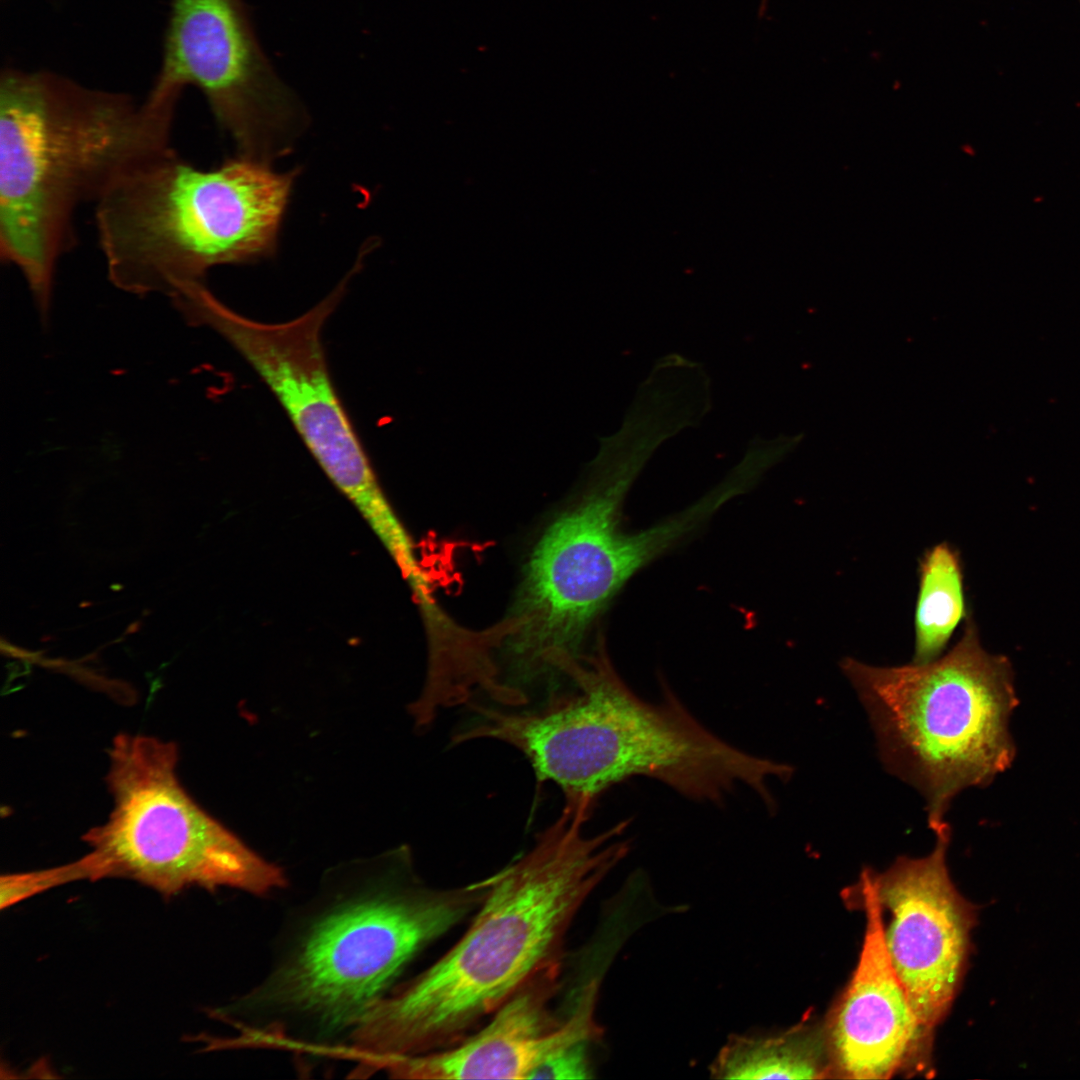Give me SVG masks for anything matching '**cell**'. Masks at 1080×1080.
<instances>
[{
	"mask_svg": "<svg viewBox=\"0 0 1080 1080\" xmlns=\"http://www.w3.org/2000/svg\"><path fill=\"white\" fill-rule=\"evenodd\" d=\"M934 833L927 856H901L886 871H873L879 900L891 914L886 950L922 1031L935 1027L954 999L974 922L947 869L951 828Z\"/></svg>",
	"mask_w": 1080,
	"mask_h": 1080,
	"instance_id": "cell-11",
	"label": "cell"
},
{
	"mask_svg": "<svg viewBox=\"0 0 1080 1080\" xmlns=\"http://www.w3.org/2000/svg\"><path fill=\"white\" fill-rule=\"evenodd\" d=\"M860 888L866 912L864 942L833 1016L830 1040L845 1077L887 1079L902 1066L922 1030L886 950L883 907L872 870L862 872Z\"/></svg>",
	"mask_w": 1080,
	"mask_h": 1080,
	"instance_id": "cell-13",
	"label": "cell"
},
{
	"mask_svg": "<svg viewBox=\"0 0 1080 1080\" xmlns=\"http://www.w3.org/2000/svg\"><path fill=\"white\" fill-rule=\"evenodd\" d=\"M647 463L636 448L600 442L583 486L542 532L524 566L499 652L501 680L522 700L569 682L595 619L639 569L711 515L699 500L653 527H621L624 499Z\"/></svg>",
	"mask_w": 1080,
	"mask_h": 1080,
	"instance_id": "cell-3",
	"label": "cell"
},
{
	"mask_svg": "<svg viewBox=\"0 0 1080 1080\" xmlns=\"http://www.w3.org/2000/svg\"><path fill=\"white\" fill-rule=\"evenodd\" d=\"M561 969L559 961L537 973L478 1033L447 1048L390 1059L381 1069L400 1079H529L549 1059L599 1034L594 985L568 1016L553 1013Z\"/></svg>",
	"mask_w": 1080,
	"mask_h": 1080,
	"instance_id": "cell-12",
	"label": "cell"
},
{
	"mask_svg": "<svg viewBox=\"0 0 1080 1080\" xmlns=\"http://www.w3.org/2000/svg\"><path fill=\"white\" fill-rule=\"evenodd\" d=\"M586 1044L573 1047L536 1068L529 1079H584L591 1077Z\"/></svg>",
	"mask_w": 1080,
	"mask_h": 1080,
	"instance_id": "cell-17",
	"label": "cell"
},
{
	"mask_svg": "<svg viewBox=\"0 0 1080 1080\" xmlns=\"http://www.w3.org/2000/svg\"><path fill=\"white\" fill-rule=\"evenodd\" d=\"M177 100L89 89L14 70L0 80V256L24 277L48 321L74 217L125 175L172 149Z\"/></svg>",
	"mask_w": 1080,
	"mask_h": 1080,
	"instance_id": "cell-2",
	"label": "cell"
},
{
	"mask_svg": "<svg viewBox=\"0 0 1080 1080\" xmlns=\"http://www.w3.org/2000/svg\"><path fill=\"white\" fill-rule=\"evenodd\" d=\"M717 1079H815L823 1073L819 1048L804 1027L780 1034L735 1035L710 1067Z\"/></svg>",
	"mask_w": 1080,
	"mask_h": 1080,
	"instance_id": "cell-15",
	"label": "cell"
},
{
	"mask_svg": "<svg viewBox=\"0 0 1080 1080\" xmlns=\"http://www.w3.org/2000/svg\"><path fill=\"white\" fill-rule=\"evenodd\" d=\"M410 864L408 850H397L381 873L340 892L243 1002L324 1036L350 1033L403 966L485 897L484 880L448 890L410 884Z\"/></svg>",
	"mask_w": 1080,
	"mask_h": 1080,
	"instance_id": "cell-7",
	"label": "cell"
},
{
	"mask_svg": "<svg viewBox=\"0 0 1080 1080\" xmlns=\"http://www.w3.org/2000/svg\"><path fill=\"white\" fill-rule=\"evenodd\" d=\"M592 809L565 802L525 853L484 879L485 897L462 938L364 1013L349 1034L364 1065L457 1044L537 973L562 961L579 909L629 850L621 839L627 821L585 832Z\"/></svg>",
	"mask_w": 1080,
	"mask_h": 1080,
	"instance_id": "cell-1",
	"label": "cell"
},
{
	"mask_svg": "<svg viewBox=\"0 0 1080 1080\" xmlns=\"http://www.w3.org/2000/svg\"><path fill=\"white\" fill-rule=\"evenodd\" d=\"M100 879L96 860L90 852L69 864L39 871L6 874L0 879V907H11L38 893L69 882Z\"/></svg>",
	"mask_w": 1080,
	"mask_h": 1080,
	"instance_id": "cell-16",
	"label": "cell"
},
{
	"mask_svg": "<svg viewBox=\"0 0 1080 1080\" xmlns=\"http://www.w3.org/2000/svg\"><path fill=\"white\" fill-rule=\"evenodd\" d=\"M113 809L89 830L103 878L135 880L165 896L197 886L263 895L286 885L282 870L201 808L176 773V744L120 734L109 751Z\"/></svg>",
	"mask_w": 1080,
	"mask_h": 1080,
	"instance_id": "cell-8",
	"label": "cell"
},
{
	"mask_svg": "<svg viewBox=\"0 0 1080 1080\" xmlns=\"http://www.w3.org/2000/svg\"><path fill=\"white\" fill-rule=\"evenodd\" d=\"M840 667L867 713L882 764L921 794L933 832L948 825L956 795L989 785L1013 762L1012 666L982 647L971 620L933 661L877 667L846 657Z\"/></svg>",
	"mask_w": 1080,
	"mask_h": 1080,
	"instance_id": "cell-6",
	"label": "cell"
},
{
	"mask_svg": "<svg viewBox=\"0 0 1080 1080\" xmlns=\"http://www.w3.org/2000/svg\"><path fill=\"white\" fill-rule=\"evenodd\" d=\"M297 174L240 154L210 169L174 149L147 161L96 203L109 280L171 298L212 267L272 256Z\"/></svg>",
	"mask_w": 1080,
	"mask_h": 1080,
	"instance_id": "cell-5",
	"label": "cell"
},
{
	"mask_svg": "<svg viewBox=\"0 0 1080 1080\" xmlns=\"http://www.w3.org/2000/svg\"><path fill=\"white\" fill-rule=\"evenodd\" d=\"M965 615L959 554L945 542L937 544L923 555L919 565L913 662L940 657Z\"/></svg>",
	"mask_w": 1080,
	"mask_h": 1080,
	"instance_id": "cell-14",
	"label": "cell"
},
{
	"mask_svg": "<svg viewBox=\"0 0 1080 1080\" xmlns=\"http://www.w3.org/2000/svg\"><path fill=\"white\" fill-rule=\"evenodd\" d=\"M351 275L312 309L286 322L265 323L245 317L207 287L186 298L183 315L191 325L215 330L246 360L277 398L328 477L382 535L397 518L335 390L321 341L323 325L341 300Z\"/></svg>",
	"mask_w": 1080,
	"mask_h": 1080,
	"instance_id": "cell-9",
	"label": "cell"
},
{
	"mask_svg": "<svg viewBox=\"0 0 1080 1080\" xmlns=\"http://www.w3.org/2000/svg\"><path fill=\"white\" fill-rule=\"evenodd\" d=\"M198 88L238 154L286 153L302 112L254 34L242 0H170L159 75L150 92Z\"/></svg>",
	"mask_w": 1080,
	"mask_h": 1080,
	"instance_id": "cell-10",
	"label": "cell"
},
{
	"mask_svg": "<svg viewBox=\"0 0 1080 1080\" xmlns=\"http://www.w3.org/2000/svg\"><path fill=\"white\" fill-rule=\"evenodd\" d=\"M526 742L540 779L558 786L566 801L594 804L610 787L643 776L716 804L744 786L772 809L770 782L793 773L722 740L667 690L658 703L638 697L600 646L575 686L531 715Z\"/></svg>",
	"mask_w": 1080,
	"mask_h": 1080,
	"instance_id": "cell-4",
	"label": "cell"
}]
</instances>
